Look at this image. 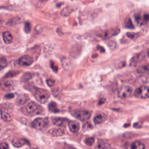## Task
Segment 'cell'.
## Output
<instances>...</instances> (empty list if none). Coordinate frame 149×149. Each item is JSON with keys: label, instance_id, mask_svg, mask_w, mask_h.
Wrapping results in <instances>:
<instances>
[{"label": "cell", "instance_id": "obj_3", "mask_svg": "<svg viewBox=\"0 0 149 149\" xmlns=\"http://www.w3.org/2000/svg\"><path fill=\"white\" fill-rule=\"evenodd\" d=\"M26 110L29 114L34 115L40 114L43 111L41 106L34 102H31L27 105Z\"/></svg>", "mask_w": 149, "mask_h": 149}, {"label": "cell", "instance_id": "obj_11", "mask_svg": "<svg viewBox=\"0 0 149 149\" xmlns=\"http://www.w3.org/2000/svg\"><path fill=\"white\" fill-rule=\"evenodd\" d=\"M68 126L70 131L74 133L78 132L80 129L79 123L75 121L69 122L68 123Z\"/></svg>", "mask_w": 149, "mask_h": 149}, {"label": "cell", "instance_id": "obj_24", "mask_svg": "<svg viewBox=\"0 0 149 149\" xmlns=\"http://www.w3.org/2000/svg\"><path fill=\"white\" fill-rule=\"evenodd\" d=\"M98 146L100 149H106V148H108V144L104 142L100 143L98 144Z\"/></svg>", "mask_w": 149, "mask_h": 149}, {"label": "cell", "instance_id": "obj_20", "mask_svg": "<svg viewBox=\"0 0 149 149\" xmlns=\"http://www.w3.org/2000/svg\"><path fill=\"white\" fill-rule=\"evenodd\" d=\"M7 62L5 58H0V71L7 67Z\"/></svg>", "mask_w": 149, "mask_h": 149}, {"label": "cell", "instance_id": "obj_6", "mask_svg": "<svg viewBox=\"0 0 149 149\" xmlns=\"http://www.w3.org/2000/svg\"><path fill=\"white\" fill-rule=\"evenodd\" d=\"M74 115L77 119L82 121L88 120L90 119L91 116L90 112L87 110L77 111L74 112Z\"/></svg>", "mask_w": 149, "mask_h": 149}, {"label": "cell", "instance_id": "obj_21", "mask_svg": "<svg viewBox=\"0 0 149 149\" xmlns=\"http://www.w3.org/2000/svg\"><path fill=\"white\" fill-rule=\"evenodd\" d=\"M148 70H149V67L148 66H142L138 68L137 69V71L139 73H145L148 72Z\"/></svg>", "mask_w": 149, "mask_h": 149}, {"label": "cell", "instance_id": "obj_13", "mask_svg": "<svg viewBox=\"0 0 149 149\" xmlns=\"http://www.w3.org/2000/svg\"><path fill=\"white\" fill-rule=\"evenodd\" d=\"M3 40L7 44H9L12 42L13 37L12 34L9 32H5L2 34Z\"/></svg>", "mask_w": 149, "mask_h": 149}, {"label": "cell", "instance_id": "obj_23", "mask_svg": "<svg viewBox=\"0 0 149 149\" xmlns=\"http://www.w3.org/2000/svg\"><path fill=\"white\" fill-rule=\"evenodd\" d=\"M31 24L29 22H26L25 25L24 30L25 33H29L31 30Z\"/></svg>", "mask_w": 149, "mask_h": 149}, {"label": "cell", "instance_id": "obj_1", "mask_svg": "<svg viewBox=\"0 0 149 149\" xmlns=\"http://www.w3.org/2000/svg\"><path fill=\"white\" fill-rule=\"evenodd\" d=\"M36 100L41 104H45L49 99L50 95L47 91L42 88H38L35 93Z\"/></svg>", "mask_w": 149, "mask_h": 149}, {"label": "cell", "instance_id": "obj_25", "mask_svg": "<svg viewBox=\"0 0 149 149\" xmlns=\"http://www.w3.org/2000/svg\"><path fill=\"white\" fill-rule=\"evenodd\" d=\"M126 27L129 29H132L134 28L133 25H132V22H131V21L130 19H129L127 21L126 24Z\"/></svg>", "mask_w": 149, "mask_h": 149}, {"label": "cell", "instance_id": "obj_28", "mask_svg": "<svg viewBox=\"0 0 149 149\" xmlns=\"http://www.w3.org/2000/svg\"><path fill=\"white\" fill-rule=\"evenodd\" d=\"M51 67L53 69V70H55V71L57 72L58 70V68L57 67H56V66H55L54 64L53 63H52L51 64Z\"/></svg>", "mask_w": 149, "mask_h": 149}, {"label": "cell", "instance_id": "obj_22", "mask_svg": "<svg viewBox=\"0 0 149 149\" xmlns=\"http://www.w3.org/2000/svg\"><path fill=\"white\" fill-rule=\"evenodd\" d=\"M85 143L88 146H92L95 143V139L93 137L87 138L85 140Z\"/></svg>", "mask_w": 149, "mask_h": 149}, {"label": "cell", "instance_id": "obj_8", "mask_svg": "<svg viewBox=\"0 0 149 149\" xmlns=\"http://www.w3.org/2000/svg\"><path fill=\"white\" fill-rule=\"evenodd\" d=\"M11 144L14 147L20 148L24 146L29 145V142L28 140L24 138H14L11 140Z\"/></svg>", "mask_w": 149, "mask_h": 149}, {"label": "cell", "instance_id": "obj_12", "mask_svg": "<svg viewBox=\"0 0 149 149\" xmlns=\"http://www.w3.org/2000/svg\"><path fill=\"white\" fill-rule=\"evenodd\" d=\"M1 116V119L5 122L11 121V116L9 112L6 109L3 108L0 110Z\"/></svg>", "mask_w": 149, "mask_h": 149}, {"label": "cell", "instance_id": "obj_14", "mask_svg": "<svg viewBox=\"0 0 149 149\" xmlns=\"http://www.w3.org/2000/svg\"><path fill=\"white\" fill-rule=\"evenodd\" d=\"M29 100V97L26 95H21L19 96L16 100V104L18 105H22L25 104Z\"/></svg>", "mask_w": 149, "mask_h": 149}, {"label": "cell", "instance_id": "obj_30", "mask_svg": "<svg viewBox=\"0 0 149 149\" xmlns=\"http://www.w3.org/2000/svg\"><path fill=\"white\" fill-rule=\"evenodd\" d=\"M14 97V95H13V94H9V95H7L6 96V97L7 98H13Z\"/></svg>", "mask_w": 149, "mask_h": 149}, {"label": "cell", "instance_id": "obj_4", "mask_svg": "<svg viewBox=\"0 0 149 149\" xmlns=\"http://www.w3.org/2000/svg\"><path fill=\"white\" fill-rule=\"evenodd\" d=\"M134 95L138 98H149V88L148 86H140L135 90Z\"/></svg>", "mask_w": 149, "mask_h": 149}, {"label": "cell", "instance_id": "obj_18", "mask_svg": "<svg viewBox=\"0 0 149 149\" xmlns=\"http://www.w3.org/2000/svg\"><path fill=\"white\" fill-rule=\"evenodd\" d=\"M49 110L53 113H57L59 112V109L58 108L57 106L54 102H51L48 106Z\"/></svg>", "mask_w": 149, "mask_h": 149}, {"label": "cell", "instance_id": "obj_5", "mask_svg": "<svg viewBox=\"0 0 149 149\" xmlns=\"http://www.w3.org/2000/svg\"><path fill=\"white\" fill-rule=\"evenodd\" d=\"M132 89L129 86H123L122 87L118 93V95L121 98H128L131 96Z\"/></svg>", "mask_w": 149, "mask_h": 149}, {"label": "cell", "instance_id": "obj_26", "mask_svg": "<svg viewBox=\"0 0 149 149\" xmlns=\"http://www.w3.org/2000/svg\"><path fill=\"white\" fill-rule=\"evenodd\" d=\"M9 145L6 143H2L0 144V149H9Z\"/></svg>", "mask_w": 149, "mask_h": 149}, {"label": "cell", "instance_id": "obj_16", "mask_svg": "<svg viewBox=\"0 0 149 149\" xmlns=\"http://www.w3.org/2000/svg\"><path fill=\"white\" fill-rule=\"evenodd\" d=\"M106 119V116L104 114H99L96 116L94 119L95 124H99L104 122Z\"/></svg>", "mask_w": 149, "mask_h": 149}, {"label": "cell", "instance_id": "obj_27", "mask_svg": "<svg viewBox=\"0 0 149 149\" xmlns=\"http://www.w3.org/2000/svg\"><path fill=\"white\" fill-rule=\"evenodd\" d=\"M47 84L49 87H52L55 83V81L53 79H49L46 80Z\"/></svg>", "mask_w": 149, "mask_h": 149}, {"label": "cell", "instance_id": "obj_17", "mask_svg": "<svg viewBox=\"0 0 149 149\" xmlns=\"http://www.w3.org/2000/svg\"><path fill=\"white\" fill-rule=\"evenodd\" d=\"M131 149H145V147L141 142L136 141L132 144Z\"/></svg>", "mask_w": 149, "mask_h": 149}, {"label": "cell", "instance_id": "obj_19", "mask_svg": "<svg viewBox=\"0 0 149 149\" xmlns=\"http://www.w3.org/2000/svg\"><path fill=\"white\" fill-rule=\"evenodd\" d=\"M119 32H120V30L119 29L110 30L108 31H107L106 32L104 36L106 38L112 37V36H114V35L117 34Z\"/></svg>", "mask_w": 149, "mask_h": 149}, {"label": "cell", "instance_id": "obj_15", "mask_svg": "<svg viewBox=\"0 0 149 149\" xmlns=\"http://www.w3.org/2000/svg\"><path fill=\"white\" fill-rule=\"evenodd\" d=\"M50 134L53 136H60L63 135L65 131L61 128L54 129L50 131Z\"/></svg>", "mask_w": 149, "mask_h": 149}, {"label": "cell", "instance_id": "obj_10", "mask_svg": "<svg viewBox=\"0 0 149 149\" xmlns=\"http://www.w3.org/2000/svg\"><path fill=\"white\" fill-rule=\"evenodd\" d=\"M53 123L57 126L59 127H66L68 120L63 118H55L53 120Z\"/></svg>", "mask_w": 149, "mask_h": 149}, {"label": "cell", "instance_id": "obj_7", "mask_svg": "<svg viewBox=\"0 0 149 149\" xmlns=\"http://www.w3.org/2000/svg\"><path fill=\"white\" fill-rule=\"evenodd\" d=\"M0 87L3 91L10 92L13 90L15 88V83L12 80H4L0 83Z\"/></svg>", "mask_w": 149, "mask_h": 149}, {"label": "cell", "instance_id": "obj_9", "mask_svg": "<svg viewBox=\"0 0 149 149\" xmlns=\"http://www.w3.org/2000/svg\"><path fill=\"white\" fill-rule=\"evenodd\" d=\"M33 62V60L32 57L29 55H25L22 56L19 59V64L21 66L27 67L31 65Z\"/></svg>", "mask_w": 149, "mask_h": 149}, {"label": "cell", "instance_id": "obj_2", "mask_svg": "<svg viewBox=\"0 0 149 149\" xmlns=\"http://www.w3.org/2000/svg\"><path fill=\"white\" fill-rule=\"evenodd\" d=\"M48 125V120L46 118H38L32 123V126L37 130H43L46 128Z\"/></svg>", "mask_w": 149, "mask_h": 149}, {"label": "cell", "instance_id": "obj_29", "mask_svg": "<svg viewBox=\"0 0 149 149\" xmlns=\"http://www.w3.org/2000/svg\"><path fill=\"white\" fill-rule=\"evenodd\" d=\"M64 149H76L73 146H70L69 145H65Z\"/></svg>", "mask_w": 149, "mask_h": 149}]
</instances>
